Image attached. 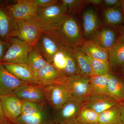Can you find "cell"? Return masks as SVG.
<instances>
[{"instance_id": "3", "label": "cell", "mask_w": 124, "mask_h": 124, "mask_svg": "<svg viewBox=\"0 0 124 124\" xmlns=\"http://www.w3.org/2000/svg\"><path fill=\"white\" fill-rule=\"evenodd\" d=\"M67 14L66 7L62 0L45 8H38L35 17L42 31L50 32L59 24Z\"/></svg>"}, {"instance_id": "13", "label": "cell", "mask_w": 124, "mask_h": 124, "mask_svg": "<svg viewBox=\"0 0 124 124\" xmlns=\"http://www.w3.org/2000/svg\"><path fill=\"white\" fill-rule=\"evenodd\" d=\"M63 76L53 64L48 63L34 73L33 84L44 87L59 82Z\"/></svg>"}, {"instance_id": "40", "label": "cell", "mask_w": 124, "mask_h": 124, "mask_svg": "<svg viewBox=\"0 0 124 124\" xmlns=\"http://www.w3.org/2000/svg\"><path fill=\"white\" fill-rule=\"evenodd\" d=\"M121 34L120 35L124 37V26L122 28V29H121Z\"/></svg>"}, {"instance_id": "17", "label": "cell", "mask_w": 124, "mask_h": 124, "mask_svg": "<svg viewBox=\"0 0 124 124\" xmlns=\"http://www.w3.org/2000/svg\"><path fill=\"white\" fill-rule=\"evenodd\" d=\"M23 101L13 94L1 97L2 109L8 120L15 121L21 115Z\"/></svg>"}, {"instance_id": "37", "label": "cell", "mask_w": 124, "mask_h": 124, "mask_svg": "<svg viewBox=\"0 0 124 124\" xmlns=\"http://www.w3.org/2000/svg\"><path fill=\"white\" fill-rule=\"evenodd\" d=\"M122 103V111H121V120L123 124H124V102Z\"/></svg>"}, {"instance_id": "24", "label": "cell", "mask_w": 124, "mask_h": 124, "mask_svg": "<svg viewBox=\"0 0 124 124\" xmlns=\"http://www.w3.org/2000/svg\"><path fill=\"white\" fill-rule=\"evenodd\" d=\"M103 20L108 27L120 26L124 23V14L121 4L111 8H106L103 13Z\"/></svg>"}, {"instance_id": "16", "label": "cell", "mask_w": 124, "mask_h": 124, "mask_svg": "<svg viewBox=\"0 0 124 124\" xmlns=\"http://www.w3.org/2000/svg\"><path fill=\"white\" fill-rule=\"evenodd\" d=\"M82 19V33L86 40L91 39L100 29L101 23L97 11L92 8H88L83 11Z\"/></svg>"}, {"instance_id": "4", "label": "cell", "mask_w": 124, "mask_h": 124, "mask_svg": "<svg viewBox=\"0 0 124 124\" xmlns=\"http://www.w3.org/2000/svg\"><path fill=\"white\" fill-rule=\"evenodd\" d=\"M59 82L66 86L71 99L82 105L86 98L92 94L90 78L80 75L63 76Z\"/></svg>"}, {"instance_id": "2", "label": "cell", "mask_w": 124, "mask_h": 124, "mask_svg": "<svg viewBox=\"0 0 124 124\" xmlns=\"http://www.w3.org/2000/svg\"><path fill=\"white\" fill-rule=\"evenodd\" d=\"M54 111L46 101H23L21 115L15 122L23 124H54Z\"/></svg>"}, {"instance_id": "6", "label": "cell", "mask_w": 124, "mask_h": 124, "mask_svg": "<svg viewBox=\"0 0 124 124\" xmlns=\"http://www.w3.org/2000/svg\"><path fill=\"white\" fill-rule=\"evenodd\" d=\"M42 31L35 17L16 21V27L10 37H15L34 46Z\"/></svg>"}, {"instance_id": "20", "label": "cell", "mask_w": 124, "mask_h": 124, "mask_svg": "<svg viewBox=\"0 0 124 124\" xmlns=\"http://www.w3.org/2000/svg\"><path fill=\"white\" fill-rule=\"evenodd\" d=\"M79 48L82 53L89 57L108 62V50L91 39L85 40Z\"/></svg>"}, {"instance_id": "19", "label": "cell", "mask_w": 124, "mask_h": 124, "mask_svg": "<svg viewBox=\"0 0 124 124\" xmlns=\"http://www.w3.org/2000/svg\"><path fill=\"white\" fill-rule=\"evenodd\" d=\"M117 38V33L115 30L112 28L106 27L100 28L91 39L108 50L115 44Z\"/></svg>"}, {"instance_id": "39", "label": "cell", "mask_w": 124, "mask_h": 124, "mask_svg": "<svg viewBox=\"0 0 124 124\" xmlns=\"http://www.w3.org/2000/svg\"><path fill=\"white\" fill-rule=\"evenodd\" d=\"M121 5L122 7V10L124 14V0H121Z\"/></svg>"}, {"instance_id": "43", "label": "cell", "mask_w": 124, "mask_h": 124, "mask_svg": "<svg viewBox=\"0 0 124 124\" xmlns=\"http://www.w3.org/2000/svg\"></svg>"}, {"instance_id": "27", "label": "cell", "mask_w": 124, "mask_h": 124, "mask_svg": "<svg viewBox=\"0 0 124 124\" xmlns=\"http://www.w3.org/2000/svg\"><path fill=\"white\" fill-rule=\"evenodd\" d=\"M108 75L93 76L90 78L92 94L109 96L108 88Z\"/></svg>"}, {"instance_id": "42", "label": "cell", "mask_w": 124, "mask_h": 124, "mask_svg": "<svg viewBox=\"0 0 124 124\" xmlns=\"http://www.w3.org/2000/svg\"><path fill=\"white\" fill-rule=\"evenodd\" d=\"M80 124V123H78V122H76V124Z\"/></svg>"}, {"instance_id": "14", "label": "cell", "mask_w": 124, "mask_h": 124, "mask_svg": "<svg viewBox=\"0 0 124 124\" xmlns=\"http://www.w3.org/2000/svg\"><path fill=\"white\" fill-rule=\"evenodd\" d=\"M27 84L18 79L0 64V95H12L20 86Z\"/></svg>"}, {"instance_id": "34", "label": "cell", "mask_w": 124, "mask_h": 124, "mask_svg": "<svg viewBox=\"0 0 124 124\" xmlns=\"http://www.w3.org/2000/svg\"><path fill=\"white\" fill-rule=\"evenodd\" d=\"M102 4L106 8H111L119 5L121 4V0H103Z\"/></svg>"}, {"instance_id": "35", "label": "cell", "mask_w": 124, "mask_h": 124, "mask_svg": "<svg viewBox=\"0 0 124 124\" xmlns=\"http://www.w3.org/2000/svg\"><path fill=\"white\" fill-rule=\"evenodd\" d=\"M1 96L0 95V124H7L8 120L6 117L3 109L1 102Z\"/></svg>"}, {"instance_id": "28", "label": "cell", "mask_w": 124, "mask_h": 124, "mask_svg": "<svg viewBox=\"0 0 124 124\" xmlns=\"http://www.w3.org/2000/svg\"><path fill=\"white\" fill-rule=\"evenodd\" d=\"M48 63L33 46L29 51L28 58L27 64L35 73Z\"/></svg>"}, {"instance_id": "21", "label": "cell", "mask_w": 124, "mask_h": 124, "mask_svg": "<svg viewBox=\"0 0 124 124\" xmlns=\"http://www.w3.org/2000/svg\"><path fill=\"white\" fill-rule=\"evenodd\" d=\"M108 52V62L111 68L121 67L124 64V37L120 35Z\"/></svg>"}, {"instance_id": "15", "label": "cell", "mask_w": 124, "mask_h": 124, "mask_svg": "<svg viewBox=\"0 0 124 124\" xmlns=\"http://www.w3.org/2000/svg\"><path fill=\"white\" fill-rule=\"evenodd\" d=\"M119 103L110 96L91 94L86 98L82 106L99 114Z\"/></svg>"}, {"instance_id": "1", "label": "cell", "mask_w": 124, "mask_h": 124, "mask_svg": "<svg viewBox=\"0 0 124 124\" xmlns=\"http://www.w3.org/2000/svg\"><path fill=\"white\" fill-rule=\"evenodd\" d=\"M51 32L64 45L80 47L85 41L82 30L75 16L67 15Z\"/></svg>"}, {"instance_id": "23", "label": "cell", "mask_w": 124, "mask_h": 124, "mask_svg": "<svg viewBox=\"0 0 124 124\" xmlns=\"http://www.w3.org/2000/svg\"><path fill=\"white\" fill-rule=\"evenodd\" d=\"M109 95L120 103L124 102V81L112 73H109L108 82Z\"/></svg>"}, {"instance_id": "32", "label": "cell", "mask_w": 124, "mask_h": 124, "mask_svg": "<svg viewBox=\"0 0 124 124\" xmlns=\"http://www.w3.org/2000/svg\"><path fill=\"white\" fill-rule=\"evenodd\" d=\"M57 0H33V2L39 8H45L57 4Z\"/></svg>"}, {"instance_id": "25", "label": "cell", "mask_w": 124, "mask_h": 124, "mask_svg": "<svg viewBox=\"0 0 124 124\" xmlns=\"http://www.w3.org/2000/svg\"><path fill=\"white\" fill-rule=\"evenodd\" d=\"M122 106V103H119L99 114L98 124H123L121 117Z\"/></svg>"}, {"instance_id": "33", "label": "cell", "mask_w": 124, "mask_h": 124, "mask_svg": "<svg viewBox=\"0 0 124 124\" xmlns=\"http://www.w3.org/2000/svg\"><path fill=\"white\" fill-rule=\"evenodd\" d=\"M9 42H6L0 38V63L9 46Z\"/></svg>"}, {"instance_id": "5", "label": "cell", "mask_w": 124, "mask_h": 124, "mask_svg": "<svg viewBox=\"0 0 124 124\" xmlns=\"http://www.w3.org/2000/svg\"><path fill=\"white\" fill-rule=\"evenodd\" d=\"M51 63L64 76L79 75L73 48L69 46L62 45L54 56Z\"/></svg>"}, {"instance_id": "11", "label": "cell", "mask_w": 124, "mask_h": 124, "mask_svg": "<svg viewBox=\"0 0 124 124\" xmlns=\"http://www.w3.org/2000/svg\"><path fill=\"white\" fill-rule=\"evenodd\" d=\"M82 105L72 99L68 100L57 110L54 112V122L56 124H75Z\"/></svg>"}, {"instance_id": "9", "label": "cell", "mask_w": 124, "mask_h": 124, "mask_svg": "<svg viewBox=\"0 0 124 124\" xmlns=\"http://www.w3.org/2000/svg\"><path fill=\"white\" fill-rule=\"evenodd\" d=\"M46 100L54 112L57 110L71 99L66 85L61 82L44 87Z\"/></svg>"}, {"instance_id": "38", "label": "cell", "mask_w": 124, "mask_h": 124, "mask_svg": "<svg viewBox=\"0 0 124 124\" xmlns=\"http://www.w3.org/2000/svg\"><path fill=\"white\" fill-rule=\"evenodd\" d=\"M7 124H23L18 123V122H15V121H10L8 120Z\"/></svg>"}, {"instance_id": "41", "label": "cell", "mask_w": 124, "mask_h": 124, "mask_svg": "<svg viewBox=\"0 0 124 124\" xmlns=\"http://www.w3.org/2000/svg\"><path fill=\"white\" fill-rule=\"evenodd\" d=\"M120 67L121 68V72L124 75V65H122V66H121Z\"/></svg>"}, {"instance_id": "36", "label": "cell", "mask_w": 124, "mask_h": 124, "mask_svg": "<svg viewBox=\"0 0 124 124\" xmlns=\"http://www.w3.org/2000/svg\"><path fill=\"white\" fill-rule=\"evenodd\" d=\"M88 5H93L99 6L102 3L101 0H87Z\"/></svg>"}, {"instance_id": "29", "label": "cell", "mask_w": 124, "mask_h": 124, "mask_svg": "<svg viewBox=\"0 0 124 124\" xmlns=\"http://www.w3.org/2000/svg\"><path fill=\"white\" fill-rule=\"evenodd\" d=\"M99 114L82 106L77 118V122L83 124H98Z\"/></svg>"}, {"instance_id": "10", "label": "cell", "mask_w": 124, "mask_h": 124, "mask_svg": "<svg viewBox=\"0 0 124 124\" xmlns=\"http://www.w3.org/2000/svg\"><path fill=\"white\" fill-rule=\"evenodd\" d=\"M16 1L14 4H5L7 11L14 20H24L36 17L38 8L33 0Z\"/></svg>"}, {"instance_id": "18", "label": "cell", "mask_w": 124, "mask_h": 124, "mask_svg": "<svg viewBox=\"0 0 124 124\" xmlns=\"http://www.w3.org/2000/svg\"><path fill=\"white\" fill-rule=\"evenodd\" d=\"M16 27V21L10 15L5 4L0 3V38L9 42L11 33Z\"/></svg>"}, {"instance_id": "30", "label": "cell", "mask_w": 124, "mask_h": 124, "mask_svg": "<svg viewBox=\"0 0 124 124\" xmlns=\"http://www.w3.org/2000/svg\"><path fill=\"white\" fill-rule=\"evenodd\" d=\"M88 57L91 64L92 76L107 75L110 73L111 67L108 62Z\"/></svg>"}, {"instance_id": "12", "label": "cell", "mask_w": 124, "mask_h": 124, "mask_svg": "<svg viewBox=\"0 0 124 124\" xmlns=\"http://www.w3.org/2000/svg\"><path fill=\"white\" fill-rule=\"evenodd\" d=\"M19 98L27 101L40 102L46 101L44 87L33 84L23 85L13 93Z\"/></svg>"}, {"instance_id": "7", "label": "cell", "mask_w": 124, "mask_h": 124, "mask_svg": "<svg viewBox=\"0 0 124 124\" xmlns=\"http://www.w3.org/2000/svg\"><path fill=\"white\" fill-rule=\"evenodd\" d=\"M10 45L0 64H27L28 58L32 46L15 37H10Z\"/></svg>"}, {"instance_id": "31", "label": "cell", "mask_w": 124, "mask_h": 124, "mask_svg": "<svg viewBox=\"0 0 124 124\" xmlns=\"http://www.w3.org/2000/svg\"><path fill=\"white\" fill-rule=\"evenodd\" d=\"M66 7L68 15L75 16L80 13L88 5L87 0H61Z\"/></svg>"}, {"instance_id": "8", "label": "cell", "mask_w": 124, "mask_h": 124, "mask_svg": "<svg viewBox=\"0 0 124 124\" xmlns=\"http://www.w3.org/2000/svg\"><path fill=\"white\" fill-rule=\"evenodd\" d=\"M62 44L51 32L42 31L34 45V48L49 63Z\"/></svg>"}, {"instance_id": "22", "label": "cell", "mask_w": 124, "mask_h": 124, "mask_svg": "<svg viewBox=\"0 0 124 124\" xmlns=\"http://www.w3.org/2000/svg\"><path fill=\"white\" fill-rule=\"evenodd\" d=\"M3 65L7 70L19 79L28 84H33L34 73L27 64L15 63Z\"/></svg>"}, {"instance_id": "26", "label": "cell", "mask_w": 124, "mask_h": 124, "mask_svg": "<svg viewBox=\"0 0 124 124\" xmlns=\"http://www.w3.org/2000/svg\"><path fill=\"white\" fill-rule=\"evenodd\" d=\"M73 53L79 75L87 78L92 76L90 62L88 55L82 53L79 47L73 48Z\"/></svg>"}]
</instances>
